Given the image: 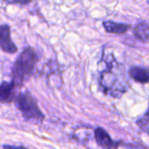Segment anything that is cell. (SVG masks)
Masks as SVG:
<instances>
[{
	"label": "cell",
	"mask_w": 149,
	"mask_h": 149,
	"mask_svg": "<svg viewBox=\"0 0 149 149\" xmlns=\"http://www.w3.org/2000/svg\"><path fill=\"white\" fill-rule=\"evenodd\" d=\"M17 106L23 116L27 120H36L42 122L45 115L40 110L37 100L31 96L29 92L19 93L17 98Z\"/></svg>",
	"instance_id": "3957f363"
},
{
	"label": "cell",
	"mask_w": 149,
	"mask_h": 149,
	"mask_svg": "<svg viewBox=\"0 0 149 149\" xmlns=\"http://www.w3.org/2000/svg\"><path fill=\"white\" fill-rule=\"evenodd\" d=\"M0 48L7 53H16L17 47L11 40L10 28L8 24H3L0 26Z\"/></svg>",
	"instance_id": "277c9868"
},
{
	"label": "cell",
	"mask_w": 149,
	"mask_h": 149,
	"mask_svg": "<svg viewBox=\"0 0 149 149\" xmlns=\"http://www.w3.org/2000/svg\"><path fill=\"white\" fill-rule=\"evenodd\" d=\"M129 76L136 82L141 84L149 83V71L142 67H132L129 71Z\"/></svg>",
	"instance_id": "52a82bcc"
},
{
	"label": "cell",
	"mask_w": 149,
	"mask_h": 149,
	"mask_svg": "<svg viewBox=\"0 0 149 149\" xmlns=\"http://www.w3.org/2000/svg\"><path fill=\"white\" fill-rule=\"evenodd\" d=\"M134 34L136 38L142 42H148L149 41V25L146 23L139 24L134 31Z\"/></svg>",
	"instance_id": "9c48e42d"
},
{
	"label": "cell",
	"mask_w": 149,
	"mask_h": 149,
	"mask_svg": "<svg viewBox=\"0 0 149 149\" xmlns=\"http://www.w3.org/2000/svg\"><path fill=\"white\" fill-rule=\"evenodd\" d=\"M137 125L140 127V128L142 131L149 134V118H148L146 115L144 118H142L137 121Z\"/></svg>",
	"instance_id": "30bf717a"
},
{
	"label": "cell",
	"mask_w": 149,
	"mask_h": 149,
	"mask_svg": "<svg viewBox=\"0 0 149 149\" xmlns=\"http://www.w3.org/2000/svg\"><path fill=\"white\" fill-rule=\"evenodd\" d=\"M38 60V54L31 47H27L21 52L11 71L12 81L16 86H21L25 79L33 74Z\"/></svg>",
	"instance_id": "7a4b0ae2"
},
{
	"label": "cell",
	"mask_w": 149,
	"mask_h": 149,
	"mask_svg": "<svg viewBox=\"0 0 149 149\" xmlns=\"http://www.w3.org/2000/svg\"><path fill=\"white\" fill-rule=\"evenodd\" d=\"M94 137L97 144L105 148H116L119 147L120 143H115L111 139L110 135L101 127H98L94 131Z\"/></svg>",
	"instance_id": "5b68a950"
},
{
	"label": "cell",
	"mask_w": 149,
	"mask_h": 149,
	"mask_svg": "<svg viewBox=\"0 0 149 149\" xmlns=\"http://www.w3.org/2000/svg\"><path fill=\"white\" fill-rule=\"evenodd\" d=\"M14 3H20V4H26L28 3H30L31 0H12Z\"/></svg>",
	"instance_id": "8fae6325"
},
{
	"label": "cell",
	"mask_w": 149,
	"mask_h": 149,
	"mask_svg": "<svg viewBox=\"0 0 149 149\" xmlns=\"http://www.w3.org/2000/svg\"><path fill=\"white\" fill-rule=\"evenodd\" d=\"M16 85L13 81L3 82L0 85V102L1 103H11L16 99L15 93Z\"/></svg>",
	"instance_id": "8992f818"
},
{
	"label": "cell",
	"mask_w": 149,
	"mask_h": 149,
	"mask_svg": "<svg viewBox=\"0 0 149 149\" xmlns=\"http://www.w3.org/2000/svg\"><path fill=\"white\" fill-rule=\"evenodd\" d=\"M103 26L107 32L113 33V34L125 33L131 28V26L129 24H120V23H115V22H112V21L103 22Z\"/></svg>",
	"instance_id": "ba28073f"
},
{
	"label": "cell",
	"mask_w": 149,
	"mask_h": 149,
	"mask_svg": "<svg viewBox=\"0 0 149 149\" xmlns=\"http://www.w3.org/2000/svg\"><path fill=\"white\" fill-rule=\"evenodd\" d=\"M146 116H147L148 118H149V108L148 110V112H147V113H146Z\"/></svg>",
	"instance_id": "7c38bea8"
},
{
	"label": "cell",
	"mask_w": 149,
	"mask_h": 149,
	"mask_svg": "<svg viewBox=\"0 0 149 149\" xmlns=\"http://www.w3.org/2000/svg\"><path fill=\"white\" fill-rule=\"evenodd\" d=\"M101 64L103 65L100 72V85L102 91L112 97H120L129 87L124 66L115 59L112 53L104 55Z\"/></svg>",
	"instance_id": "6da1fadb"
}]
</instances>
